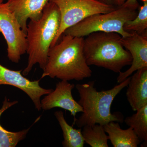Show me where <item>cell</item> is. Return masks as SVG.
I'll use <instances>...</instances> for the list:
<instances>
[{
  "mask_svg": "<svg viewBox=\"0 0 147 147\" xmlns=\"http://www.w3.org/2000/svg\"><path fill=\"white\" fill-rule=\"evenodd\" d=\"M49 50L41 79L49 76L61 80L81 81L92 76L84 52V37L63 34Z\"/></svg>",
  "mask_w": 147,
  "mask_h": 147,
  "instance_id": "1",
  "label": "cell"
},
{
  "mask_svg": "<svg viewBox=\"0 0 147 147\" xmlns=\"http://www.w3.org/2000/svg\"><path fill=\"white\" fill-rule=\"evenodd\" d=\"M128 77L110 90L98 91L94 87V81L84 84H78L75 87L79 96L78 102L83 108L82 114L74 121L80 128L86 125L98 124L104 125L111 121L122 123L123 116L119 112L112 113L111 106L116 96L130 80Z\"/></svg>",
  "mask_w": 147,
  "mask_h": 147,
  "instance_id": "2",
  "label": "cell"
},
{
  "mask_svg": "<svg viewBox=\"0 0 147 147\" xmlns=\"http://www.w3.org/2000/svg\"><path fill=\"white\" fill-rule=\"evenodd\" d=\"M60 23L59 9L51 1L45 5L39 19L30 20L26 31L28 59L26 67L22 72L23 75H28L36 64L42 70L45 68L48 52L57 34Z\"/></svg>",
  "mask_w": 147,
  "mask_h": 147,
  "instance_id": "3",
  "label": "cell"
},
{
  "mask_svg": "<svg viewBox=\"0 0 147 147\" xmlns=\"http://www.w3.org/2000/svg\"><path fill=\"white\" fill-rule=\"evenodd\" d=\"M121 35L116 32H97L84 38V52L89 66L95 65L119 73L130 65L132 58L121 41Z\"/></svg>",
  "mask_w": 147,
  "mask_h": 147,
  "instance_id": "4",
  "label": "cell"
},
{
  "mask_svg": "<svg viewBox=\"0 0 147 147\" xmlns=\"http://www.w3.org/2000/svg\"><path fill=\"white\" fill-rule=\"evenodd\" d=\"M137 9L121 6L107 13H98L89 16L73 26L67 29L63 34L74 36L84 37L94 32H116L122 37L131 33L123 29L124 24L137 16Z\"/></svg>",
  "mask_w": 147,
  "mask_h": 147,
  "instance_id": "5",
  "label": "cell"
},
{
  "mask_svg": "<svg viewBox=\"0 0 147 147\" xmlns=\"http://www.w3.org/2000/svg\"><path fill=\"white\" fill-rule=\"evenodd\" d=\"M59 9L61 23L57 34L52 42L53 47L60 39L67 29L85 18L98 13H107L115 10V6L109 5L97 0H50Z\"/></svg>",
  "mask_w": 147,
  "mask_h": 147,
  "instance_id": "6",
  "label": "cell"
},
{
  "mask_svg": "<svg viewBox=\"0 0 147 147\" xmlns=\"http://www.w3.org/2000/svg\"><path fill=\"white\" fill-rule=\"evenodd\" d=\"M0 33L7 44V57L17 63L28 48L26 34L23 30L17 18L9 9L6 3H0Z\"/></svg>",
  "mask_w": 147,
  "mask_h": 147,
  "instance_id": "7",
  "label": "cell"
},
{
  "mask_svg": "<svg viewBox=\"0 0 147 147\" xmlns=\"http://www.w3.org/2000/svg\"><path fill=\"white\" fill-rule=\"evenodd\" d=\"M22 70L15 71L0 64V85H10L26 94L31 98L36 110H41L40 98L53 91V89L43 88L39 85L40 80L32 81L21 74Z\"/></svg>",
  "mask_w": 147,
  "mask_h": 147,
  "instance_id": "8",
  "label": "cell"
},
{
  "mask_svg": "<svg viewBox=\"0 0 147 147\" xmlns=\"http://www.w3.org/2000/svg\"><path fill=\"white\" fill-rule=\"evenodd\" d=\"M74 87L75 85L68 81L61 80L56 84L55 90L40 100L41 109L48 110L55 108H62L69 111L75 120L76 114L82 113L83 108L72 96Z\"/></svg>",
  "mask_w": 147,
  "mask_h": 147,
  "instance_id": "9",
  "label": "cell"
},
{
  "mask_svg": "<svg viewBox=\"0 0 147 147\" xmlns=\"http://www.w3.org/2000/svg\"><path fill=\"white\" fill-rule=\"evenodd\" d=\"M122 45L129 52L132 58L131 66L126 71L119 73L117 78L118 84L123 82L132 74L141 69L147 67V36L136 32L121 39Z\"/></svg>",
  "mask_w": 147,
  "mask_h": 147,
  "instance_id": "10",
  "label": "cell"
},
{
  "mask_svg": "<svg viewBox=\"0 0 147 147\" xmlns=\"http://www.w3.org/2000/svg\"><path fill=\"white\" fill-rule=\"evenodd\" d=\"M50 0H7L9 10L17 18L26 34L28 20H36L42 16V11Z\"/></svg>",
  "mask_w": 147,
  "mask_h": 147,
  "instance_id": "11",
  "label": "cell"
},
{
  "mask_svg": "<svg viewBox=\"0 0 147 147\" xmlns=\"http://www.w3.org/2000/svg\"><path fill=\"white\" fill-rule=\"evenodd\" d=\"M127 87V98L133 111L147 105V67L135 71Z\"/></svg>",
  "mask_w": 147,
  "mask_h": 147,
  "instance_id": "12",
  "label": "cell"
},
{
  "mask_svg": "<svg viewBox=\"0 0 147 147\" xmlns=\"http://www.w3.org/2000/svg\"><path fill=\"white\" fill-rule=\"evenodd\" d=\"M103 127L114 147H137L142 142L131 127L122 129L117 122H110Z\"/></svg>",
  "mask_w": 147,
  "mask_h": 147,
  "instance_id": "13",
  "label": "cell"
},
{
  "mask_svg": "<svg viewBox=\"0 0 147 147\" xmlns=\"http://www.w3.org/2000/svg\"><path fill=\"white\" fill-rule=\"evenodd\" d=\"M55 115L60 125L63 134L64 147H84L85 142L82 134V129L74 128L69 125L62 111H56Z\"/></svg>",
  "mask_w": 147,
  "mask_h": 147,
  "instance_id": "14",
  "label": "cell"
},
{
  "mask_svg": "<svg viewBox=\"0 0 147 147\" xmlns=\"http://www.w3.org/2000/svg\"><path fill=\"white\" fill-rule=\"evenodd\" d=\"M18 101L10 102L6 97L3 102V105L0 109V117L5 110L18 103ZM30 127L17 132L9 131L3 127L0 124V147H15L18 143L24 140Z\"/></svg>",
  "mask_w": 147,
  "mask_h": 147,
  "instance_id": "15",
  "label": "cell"
},
{
  "mask_svg": "<svg viewBox=\"0 0 147 147\" xmlns=\"http://www.w3.org/2000/svg\"><path fill=\"white\" fill-rule=\"evenodd\" d=\"M82 134L84 142L91 147H108V135L103 125L98 124L83 127Z\"/></svg>",
  "mask_w": 147,
  "mask_h": 147,
  "instance_id": "16",
  "label": "cell"
},
{
  "mask_svg": "<svg viewBox=\"0 0 147 147\" xmlns=\"http://www.w3.org/2000/svg\"><path fill=\"white\" fill-rule=\"evenodd\" d=\"M137 113L127 117L124 120L127 125L131 127L142 142H147V105L136 111Z\"/></svg>",
  "mask_w": 147,
  "mask_h": 147,
  "instance_id": "17",
  "label": "cell"
},
{
  "mask_svg": "<svg viewBox=\"0 0 147 147\" xmlns=\"http://www.w3.org/2000/svg\"><path fill=\"white\" fill-rule=\"evenodd\" d=\"M123 29L128 32H134L142 35H147V0H144L139 13L134 19L127 21Z\"/></svg>",
  "mask_w": 147,
  "mask_h": 147,
  "instance_id": "18",
  "label": "cell"
},
{
  "mask_svg": "<svg viewBox=\"0 0 147 147\" xmlns=\"http://www.w3.org/2000/svg\"><path fill=\"white\" fill-rule=\"evenodd\" d=\"M121 6L137 9L139 7V4L137 0H126L123 4Z\"/></svg>",
  "mask_w": 147,
  "mask_h": 147,
  "instance_id": "19",
  "label": "cell"
},
{
  "mask_svg": "<svg viewBox=\"0 0 147 147\" xmlns=\"http://www.w3.org/2000/svg\"><path fill=\"white\" fill-rule=\"evenodd\" d=\"M97 1H99L100 2L109 5L115 6L114 0H97Z\"/></svg>",
  "mask_w": 147,
  "mask_h": 147,
  "instance_id": "20",
  "label": "cell"
},
{
  "mask_svg": "<svg viewBox=\"0 0 147 147\" xmlns=\"http://www.w3.org/2000/svg\"><path fill=\"white\" fill-rule=\"evenodd\" d=\"M126 0H114L115 5L116 7H119L123 4Z\"/></svg>",
  "mask_w": 147,
  "mask_h": 147,
  "instance_id": "21",
  "label": "cell"
},
{
  "mask_svg": "<svg viewBox=\"0 0 147 147\" xmlns=\"http://www.w3.org/2000/svg\"><path fill=\"white\" fill-rule=\"evenodd\" d=\"M5 1V0H0V3L3 2L4 1Z\"/></svg>",
  "mask_w": 147,
  "mask_h": 147,
  "instance_id": "22",
  "label": "cell"
}]
</instances>
